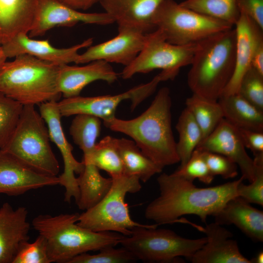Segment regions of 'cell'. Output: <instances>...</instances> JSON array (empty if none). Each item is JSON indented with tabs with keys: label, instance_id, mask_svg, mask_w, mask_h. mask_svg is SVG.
I'll return each instance as SVG.
<instances>
[{
	"label": "cell",
	"instance_id": "6da1fadb",
	"mask_svg": "<svg viewBox=\"0 0 263 263\" xmlns=\"http://www.w3.org/2000/svg\"><path fill=\"white\" fill-rule=\"evenodd\" d=\"M244 180L241 176L237 180L201 188L174 172L163 173L157 179L159 196L147 206L145 216L160 225L179 222L183 215H196L206 223L208 216H214L237 196V186Z\"/></svg>",
	"mask_w": 263,
	"mask_h": 263
},
{
	"label": "cell",
	"instance_id": "7a4b0ae2",
	"mask_svg": "<svg viewBox=\"0 0 263 263\" xmlns=\"http://www.w3.org/2000/svg\"><path fill=\"white\" fill-rule=\"evenodd\" d=\"M171 99L168 87L157 92L148 109L138 116L106 122L111 130L130 137L141 151L159 167L180 162L171 126Z\"/></svg>",
	"mask_w": 263,
	"mask_h": 263
},
{
	"label": "cell",
	"instance_id": "3957f363",
	"mask_svg": "<svg viewBox=\"0 0 263 263\" xmlns=\"http://www.w3.org/2000/svg\"><path fill=\"white\" fill-rule=\"evenodd\" d=\"M79 214H39L33 219V227L46 240L51 263H69L78 255L120 244L124 235L114 232H95L82 227L77 224Z\"/></svg>",
	"mask_w": 263,
	"mask_h": 263
},
{
	"label": "cell",
	"instance_id": "277c9868",
	"mask_svg": "<svg viewBox=\"0 0 263 263\" xmlns=\"http://www.w3.org/2000/svg\"><path fill=\"white\" fill-rule=\"evenodd\" d=\"M235 46L233 28L197 43L187 77L193 94L218 101L234 71Z\"/></svg>",
	"mask_w": 263,
	"mask_h": 263
},
{
	"label": "cell",
	"instance_id": "5b68a950",
	"mask_svg": "<svg viewBox=\"0 0 263 263\" xmlns=\"http://www.w3.org/2000/svg\"><path fill=\"white\" fill-rule=\"evenodd\" d=\"M60 66L28 54L17 56L0 68V92L23 105L57 101Z\"/></svg>",
	"mask_w": 263,
	"mask_h": 263
},
{
	"label": "cell",
	"instance_id": "8992f818",
	"mask_svg": "<svg viewBox=\"0 0 263 263\" xmlns=\"http://www.w3.org/2000/svg\"><path fill=\"white\" fill-rule=\"evenodd\" d=\"M45 123L35 105H23L13 133L0 150L37 172L57 176L59 165L51 149Z\"/></svg>",
	"mask_w": 263,
	"mask_h": 263
},
{
	"label": "cell",
	"instance_id": "52a82bcc",
	"mask_svg": "<svg viewBox=\"0 0 263 263\" xmlns=\"http://www.w3.org/2000/svg\"><path fill=\"white\" fill-rule=\"evenodd\" d=\"M112 186L104 197L96 205L79 214L77 224L95 232H114L124 236L137 227L150 225L133 221L125 201L128 193H136L142 186L136 176L124 174L112 178Z\"/></svg>",
	"mask_w": 263,
	"mask_h": 263
},
{
	"label": "cell",
	"instance_id": "ba28073f",
	"mask_svg": "<svg viewBox=\"0 0 263 263\" xmlns=\"http://www.w3.org/2000/svg\"><path fill=\"white\" fill-rule=\"evenodd\" d=\"M158 224L137 227L124 236L120 244L136 259L148 263H172L183 257L190 260L206 243V237L195 239L178 235L173 231L157 228Z\"/></svg>",
	"mask_w": 263,
	"mask_h": 263
},
{
	"label": "cell",
	"instance_id": "9c48e42d",
	"mask_svg": "<svg viewBox=\"0 0 263 263\" xmlns=\"http://www.w3.org/2000/svg\"><path fill=\"white\" fill-rule=\"evenodd\" d=\"M152 23L168 42L178 45L198 43L233 26L183 7L174 0H164L160 4L153 15Z\"/></svg>",
	"mask_w": 263,
	"mask_h": 263
},
{
	"label": "cell",
	"instance_id": "30bf717a",
	"mask_svg": "<svg viewBox=\"0 0 263 263\" xmlns=\"http://www.w3.org/2000/svg\"><path fill=\"white\" fill-rule=\"evenodd\" d=\"M197 43L178 45L168 42L158 29L146 34L143 48L135 59L125 66L121 75L129 79L138 73H148L155 69L163 81L173 80L180 69L190 65Z\"/></svg>",
	"mask_w": 263,
	"mask_h": 263
},
{
	"label": "cell",
	"instance_id": "8fae6325",
	"mask_svg": "<svg viewBox=\"0 0 263 263\" xmlns=\"http://www.w3.org/2000/svg\"><path fill=\"white\" fill-rule=\"evenodd\" d=\"M161 81H163L162 76L158 74L149 82L121 94L64 98L57 101V105L61 116L86 114L96 116L103 122L108 121L116 117V109L122 101L130 100L132 103L131 109L134 110L154 93Z\"/></svg>",
	"mask_w": 263,
	"mask_h": 263
},
{
	"label": "cell",
	"instance_id": "7c38bea8",
	"mask_svg": "<svg viewBox=\"0 0 263 263\" xmlns=\"http://www.w3.org/2000/svg\"><path fill=\"white\" fill-rule=\"evenodd\" d=\"M39 113L47 126L50 139L59 149L62 155L64 170L58 176L59 184L65 189L64 201L70 203L72 198L76 203L79 197L77 178L84 169V164L79 162L73 154V148L68 142L63 131L57 101H50L39 104Z\"/></svg>",
	"mask_w": 263,
	"mask_h": 263
},
{
	"label": "cell",
	"instance_id": "4fadbf2b",
	"mask_svg": "<svg viewBox=\"0 0 263 263\" xmlns=\"http://www.w3.org/2000/svg\"><path fill=\"white\" fill-rule=\"evenodd\" d=\"M114 22V19L106 12L83 13L60 0H38L36 17L28 33L32 38L42 36L56 26L71 27L79 22L104 25Z\"/></svg>",
	"mask_w": 263,
	"mask_h": 263
},
{
	"label": "cell",
	"instance_id": "5bb4252c",
	"mask_svg": "<svg viewBox=\"0 0 263 263\" xmlns=\"http://www.w3.org/2000/svg\"><path fill=\"white\" fill-rule=\"evenodd\" d=\"M146 34L131 27L118 26V35L110 40L90 46L79 54L75 63L85 64L102 60L127 66L136 57L143 48Z\"/></svg>",
	"mask_w": 263,
	"mask_h": 263
},
{
	"label": "cell",
	"instance_id": "9a60e30c",
	"mask_svg": "<svg viewBox=\"0 0 263 263\" xmlns=\"http://www.w3.org/2000/svg\"><path fill=\"white\" fill-rule=\"evenodd\" d=\"M196 149L227 157L239 167L244 180L249 183L254 180V160L246 151L238 128L224 118L214 131L200 143Z\"/></svg>",
	"mask_w": 263,
	"mask_h": 263
},
{
	"label": "cell",
	"instance_id": "2e32d148",
	"mask_svg": "<svg viewBox=\"0 0 263 263\" xmlns=\"http://www.w3.org/2000/svg\"><path fill=\"white\" fill-rule=\"evenodd\" d=\"M58 184V176L37 172L0 150V193L18 196L32 189Z\"/></svg>",
	"mask_w": 263,
	"mask_h": 263
},
{
	"label": "cell",
	"instance_id": "e0dca14e",
	"mask_svg": "<svg viewBox=\"0 0 263 263\" xmlns=\"http://www.w3.org/2000/svg\"><path fill=\"white\" fill-rule=\"evenodd\" d=\"M234 26L236 31L235 69L222 95L238 93L243 76L251 67L255 52L258 46L263 43V29L243 12H240L239 19Z\"/></svg>",
	"mask_w": 263,
	"mask_h": 263
},
{
	"label": "cell",
	"instance_id": "ac0fdd59",
	"mask_svg": "<svg viewBox=\"0 0 263 263\" xmlns=\"http://www.w3.org/2000/svg\"><path fill=\"white\" fill-rule=\"evenodd\" d=\"M92 38L66 48L53 47L48 40H36L26 34H20L9 41L1 45L4 56L15 57L21 54H28L38 58L61 65L75 63L79 50L91 46Z\"/></svg>",
	"mask_w": 263,
	"mask_h": 263
},
{
	"label": "cell",
	"instance_id": "d6986e66",
	"mask_svg": "<svg viewBox=\"0 0 263 263\" xmlns=\"http://www.w3.org/2000/svg\"><path fill=\"white\" fill-rule=\"evenodd\" d=\"M216 222L199 227L206 235L207 242L193 255V263H251L240 252L232 233Z\"/></svg>",
	"mask_w": 263,
	"mask_h": 263
},
{
	"label": "cell",
	"instance_id": "ffe728a7",
	"mask_svg": "<svg viewBox=\"0 0 263 263\" xmlns=\"http://www.w3.org/2000/svg\"><path fill=\"white\" fill-rule=\"evenodd\" d=\"M118 76L109 63L102 60L81 66L64 64L60 66L58 87L64 98L73 97L79 95L83 89L91 82L103 80L111 84Z\"/></svg>",
	"mask_w": 263,
	"mask_h": 263
},
{
	"label": "cell",
	"instance_id": "44dd1931",
	"mask_svg": "<svg viewBox=\"0 0 263 263\" xmlns=\"http://www.w3.org/2000/svg\"><path fill=\"white\" fill-rule=\"evenodd\" d=\"M27 215L24 207L14 209L6 202L0 207V263H12L21 244L29 240Z\"/></svg>",
	"mask_w": 263,
	"mask_h": 263
},
{
	"label": "cell",
	"instance_id": "7402d4cb",
	"mask_svg": "<svg viewBox=\"0 0 263 263\" xmlns=\"http://www.w3.org/2000/svg\"><path fill=\"white\" fill-rule=\"evenodd\" d=\"M164 0H100L99 3L118 26L136 28L144 34L156 29L152 18Z\"/></svg>",
	"mask_w": 263,
	"mask_h": 263
},
{
	"label": "cell",
	"instance_id": "603a6c76",
	"mask_svg": "<svg viewBox=\"0 0 263 263\" xmlns=\"http://www.w3.org/2000/svg\"><path fill=\"white\" fill-rule=\"evenodd\" d=\"M214 217L219 224H233L253 241L263 242V212L242 197L230 199Z\"/></svg>",
	"mask_w": 263,
	"mask_h": 263
},
{
	"label": "cell",
	"instance_id": "cb8c5ba5",
	"mask_svg": "<svg viewBox=\"0 0 263 263\" xmlns=\"http://www.w3.org/2000/svg\"><path fill=\"white\" fill-rule=\"evenodd\" d=\"M38 0H0V44L20 34H27L33 24Z\"/></svg>",
	"mask_w": 263,
	"mask_h": 263
},
{
	"label": "cell",
	"instance_id": "d4e9b609",
	"mask_svg": "<svg viewBox=\"0 0 263 263\" xmlns=\"http://www.w3.org/2000/svg\"><path fill=\"white\" fill-rule=\"evenodd\" d=\"M224 117L238 129L263 132V112L238 94L222 95L218 100Z\"/></svg>",
	"mask_w": 263,
	"mask_h": 263
},
{
	"label": "cell",
	"instance_id": "484cf974",
	"mask_svg": "<svg viewBox=\"0 0 263 263\" xmlns=\"http://www.w3.org/2000/svg\"><path fill=\"white\" fill-rule=\"evenodd\" d=\"M84 169L77 177L79 197L76 203L78 208L86 210L98 203L110 189L113 182L111 177L101 175L94 164L83 162Z\"/></svg>",
	"mask_w": 263,
	"mask_h": 263
},
{
	"label": "cell",
	"instance_id": "4316f807",
	"mask_svg": "<svg viewBox=\"0 0 263 263\" xmlns=\"http://www.w3.org/2000/svg\"><path fill=\"white\" fill-rule=\"evenodd\" d=\"M116 143L125 174L136 176L145 183L162 171L163 169L148 157L132 140L116 138Z\"/></svg>",
	"mask_w": 263,
	"mask_h": 263
},
{
	"label": "cell",
	"instance_id": "83f0119b",
	"mask_svg": "<svg viewBox=\"0 0 263 263\" xmlns=\"http://www.w3.org/2000/svg\"><path fill=\"white\" fill-rule=\"evenodd\" d=\"M186 105L201 130L202 140L214 131L224 118L222 109L218 101L193 94L186 99Z\"/></svg>",
	"mask_w": 263,
	"mask_h": 263
},
{
	"label": "cell",
	"instance_id": "f1b7e54d",
	"mask_svg": "<svg viewBox=\"0 0 263 263\" xmlns=\"http://www.w3.org/2000/svg\"><path fill=\"white\" fill-rule=\"evenodd\" d=\"M82 162L94 164L99 169L107 172L111 178L125 174L116 138L111 136H106L96 143L91 153L83 156Z\"/></svg>",
	"mask_w": 263,
	"mask_h": 263
},
{
	"label": "cell",
	"instance_id": "f546056e",
	"mask_svg": "<svg viewBox=\"0 0 263 263\" xmlns=\"http://www.w3.org/2000/svg\"><path fill=\"white\" fill-rule=\"evenodd\" d=\"M176 129L179 139L176 149L180 165L183 166L202 141L201 130L191 113L185 108L181 113Z\"/></svg>",
	"mask_w": 263,
	"mask_h": 263
},
{
	"label": "cell",
	"instance_id": "4dcf8cb0",
	"mask_svg": "<svg viewBox=\"0 0 263 263\" xmlns=\"http://www.w3.org/2000/svg\"><path fill=\"white\" fill-rule=\"evenodd\" d=\"M101 119L86 114L75 115L70 127V133L74 143L83 152V156L89 155L101 132Z\"/></svg>",
	"mask_w": 263,
	"mask_h": 263
},
{
	"label": "cell",
	"instance_id": "1f68e13d",
	"mask_svg": "<svg viewBox=\"0 0 263 263\" xmlns=\"http://www.w3.org/2000/svg\"><path fill=\"white\" fill-rule=\"evenodd\" d=\"M180 4L234 26L240 16L237 0H186Z\"/></svg>",
	"mask_w": 263,
	"mask_h": 263
},
{
	"label": "cell",
	"instance_id": "d6a6232c",
	"mask_svg": "<svg viewBox=\"0 0 263 263\" xmlns=\"http://www.w3.org/2000/svg\"><path fill=\"white\" fill-rule=\"evenodd\" d=\"M23 105L0 92V150L13 133Z\"/></svg>",
	"mask_w": 263,
	"mask_h": 263
},
{
	"label": "cell",
	"instance_id": "836d02e7",
	"mask_svg": "<svg viewBox=\"0 0 263 263\" xmlns=\"http://www.w3.org/2000/svg\"><path fill=\"white\" fill-rule=\"evenodd\" d=\"M237 94L263 112V75L251 67L243 76Z\"/></svg>",
	"mask_w": 263,
	"mask_h": 263
},
{
	"label": "cell",
	"instance_id": "e575fe53",
	"mask_svg": "<svg viewBox=\"0 0 263 263\" xmlns=\"http://www.w3.org/2000/svg\"><path fill=\"white\" fill-rule=\"evenodd\" d=\"M137 260L133 255L123 247L110 246L100 250L95 254L84 253L73 258L69 263H126Z\"/></svg>",
	"mask_w": 263,
	"mask_h": 263
},
{
	"label": "cell",
	"instance_id": "d590c367",
	"mask_svg": "<svg viewBox=\"0 0 263 263\" xmlns=\"http://www.w3.org/2000/svg\"><path fill=\"white\" fill-rule=\"evenodd\" d=\"M255 176L249 185L243 181L237 188V196L248 203L263 206V153L254 156Z\"/></svg>",
	"mask_w": 263,
	"mask_h": 263
},
{
	"label": "cell",
	"instance_id": "8d00e7d4",
	"mask_svg": "<svg viewBox=\"0 0 263 263\" xmlns=\"http://www.w3.org/2000/svg\"><path fill=\"white\" fill-rule=\"evenodd\" d=\"M174 173L191 182L197 179L207 185L211 184L215 177L197 149L194 150L188 161Z\"/></svg>",
	"mask_w": 263,
	"mask_h": 263
},
{
	"label": "cell",
	"instance_id": "74e56055",
	"mask_svg": "<svg viewBox=\"0 0 263 263\" xmlns=\"http://www.w3.org/2000/svg\"><path fill=\"white\" fill-rule=\"evenodd\" d=\"M47 252V242L41 235L35 241L23 242L20 245L12 263H51Z\"/></svg>",
	"mask_w": 263,
	"mask_h": 263
},
{
	"label": "cell",
	"instance_id": "f35d334b",
	"mask_svg": "<svg viewBox=\"0 0 263 263\" xmlns=\"http://www.w3.org/2000/svg\"><path fill=\"white\" fill-rule=\"evenodd\" d=\"M199 150L214 176L220 175L224 179H228L237 175L238 166L227 157L215 152Z\"/></svg>",
	"mask_w": 263,
	"mask_h": 263
},
{
	"label": "cell",
	"instance_id": "ab89813d",
	"mask_svg": "<svg viewBox=\"0 0 263 263\" xmlns=\"http://www.w3.org/2000/svg\"><path fill=\"white\" fill-rule=\"evenodd\" d=\"M240 12H243L263 29V0H237Z\"/></svg>",
	"mask_w": 263,
	"mask_h": 263
},
{
	"label": "cell",
	"instance_id": "60d3db41",
	"mask_svg": "<svg viewBox=\"0 0 263 263\" xmlns=\"http://www.w3.org/2000/svg\"><path fill=\"white\" fill-rule=\"evenodd\" d=\"M238 129L245 147L249 149L254 156L263 153V132Z\"/></svg>",
	"mask_w": 263,
	"mask_h": 263
},
{
	"label": "cell",
	"instance_id": "b9f144b4",
	"mask_svg": "<svg viewBox=\"0 0 263 263\" xmlns=\"http://www.w3.org/2000/svg\"><path fill=\"white\" fill-rule=\"evenodd\" d=\"M62 2L70 7L77 10H87L100 0H60Z\"/></svg>",
	"mask_w": 263,
	"mask_h": 263
},
{
	"label": "cell",
	"instance_id": "7bdbcfd3",
	"mask_svg": "<svg viewBox=\"0 0 263 263\" xmlns=\"http://www.w3.org/2000/svg\"><path fill=\"white\" fill-rule=\"evenodd\" d=\"M251 67L263 75V43L261 44L255 52Z\"/></svg>",
	"mask_w": 263,
	"mask_h": 263
},
{
	"label": "cell",
	"instance_id": "ee69618b",
	"mask_svg": "<svg viewBox=\"0 0 263 263\" xmlns=\"http://www.w3.org/2000/svg\"><path fill=\"white\" fill-rule=\"evenodd\" d=\"M251 263H263V252L260 251L257 254L255 257L250 260Z\"/></svg>",
	"mask_w": 263,
	"mask_h": 263
},
{
	"label": "cell",
	"instance_id": "f6af8a7d",
	"mask_svg": "<svg viewBox=\"0 0 263 263\" xmlns=\"http://www.w3.org/2000/svg\"><path fill=\"white\" fill-rule=\"evenodd\" d=\"M7 57L5 56L0 57V68L2 66L4 63L6 62Z\"/></svg>",
	"mask_w": 263,
	"mask_h": 263
},
{
	"label": "cell",
	"instance_id": "bcb514c9",
	"mask_svg": "<svg viewBox=\"0 0 263 263\" xmlns=\"http://www.w3.org/2000/svg\"><path fill=\"white\" fill-rule=\"evenodd\" d=\"M5 56L1 46H0V57Z\"/></svg>",
	"mask_w": 263,
	"mask_h": 263
}]
</instances>
